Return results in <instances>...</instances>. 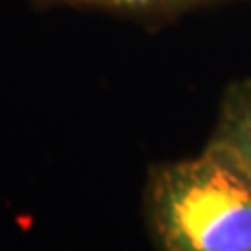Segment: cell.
I'll use <instances>...</instances> for the list:
<instances>
[{"label": "cell", "mask_w": 251, "mask_h": 251, "mask_svg": "<svg viewBox=\"0 0 251 251\" xmlns=\"http://www.w3.org/2000/svg\"><path fill=\"white\" fill-rule=\"evenodd\" d=\"M143 216L157 251H251V172L207 140L149 168Z\"/></svg>", "instance_id": "6da1fadb"}, {"label": "cell", "mask_w": 251, "mask_h": 251, "mask_svg": "<svg viewBox=\"0 0 251 251\" xmlns=\"http://www.w3.org/2000/svg\"><path fill=\"white\" fill-rule=\"evenodd\" d=\"M209 143L230 151L251 172V77L224 90Z\"/></svg>", "instance_id": "7a4b0ae2"}, {"label": "cell", "mask_w": 251, "mask_h": 251, "mask_svg": "<svg viewBox=\"0 0 251 251\" xmlns=\"http://www.w3.org/2000/svg\"><path fill=\"white\" fill-rule=\"evenodd\" d=\"M42 4H69V6H90L105 9L124 15H140V17H163L174 15L199 4L203 0H36Z\"/></svg>", "instance_id": "3957f363"}]
</instances>
